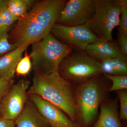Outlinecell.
Segmentation results:
<instances>
[{
    "label": "cell",
    "mask_w": 127,
    "mask_h": 127,
    "mask_svg": "<svg viewBox=\"0 0 127 127\" xmlns=\"http://www.w3.org/2000/svg\"><path fill=\"white\" fill-rule=\"evenodd\" d=\"M67 0L36 1L31 10L19 18L12 30L10 42L26 50L33 42L50 34Z\"/></svg>",
    "instance_id": "1"
},
{
    "label": "cell",
    "mask_w": 127,
    "mask_h": 127,
    "mask_svg": "<svg viewBox=\"0 0 127 127\" xmlns=\"http://www.w3.org/2000/svg\"><path fill=\"white\" fill-rule=\"evenodd\" d=\"M27 94L39 95L56 105L76 124L75 87L62 78L58 72L46 75L34 73L32 84Z\"/></svg>",
    "instance_id": "2"
},
{
    "label": "cell",
    "mask_w": 127,
    "mask_h": 127,
    "mask_svg": "<svg viewBox=\"0 0 127 127\" xmlns=\"http://www.w3.org/2000/svg\"><path fill=\"white\" fill-rule=\"evenodd\" d=\"M111 82L103 74L75 87L78 127H91L98 117L101 103L109 97Z\"/></svg>",
    "instance_id": "3"
},
{
    "label": "cell",
    "mask_w": 127,
    "mask_h": 127,
    "mask_svg": "<svg viewBox=\"0 0 127 127\" xmlns=\"http://www.w3.org/2000/svg\"><path fill=\"white\" fill-rule=\"evenodd\" d=\"M30 56L34 73L46 75L57 72L62 61L72 52L71 48L62 43L50 33L31 44Z\"/></svg>",
    "instance_id": "4"
},
{
    "label": "cell",
    "mask_w": 127,
    "mask_h": 127,
    "mask_svg": "<svg viewBox=\"0 0 127 127\" xmlns=\"http://www.w3.org/2000/svg\"><path fill=\"white\" fill-rule=\"evenodd\" d=\"M58 72L74 87L103 73L100 62L85 51L80 50H73L70 55L64 58L59 65Z\"/></svg>",
    "instance_id": "5"
},
{
    "label": "cell",
    "mask_w": 127,
    "mask_h": 127,
    "mask_svg": "<svg viewBox=\"0 0 127 127\" xmlns=\"http://www.w3.org/2000/svg\"><path fill=\"white\" fill-rule=\"evenodd\" d=\"M95 11L88 24L100 41H113V31L118 26L121 10L118 0H94Z\"/></svg>",
    "instance_id": "6"
},
{
    "label": "cell",
    "mask_w": 127,
    "mask_h": 127,
    "mask_svg": "<svg viewBox=\"0 0 127 127\" xmlns=\"http://www.w3.org/2000/svg\"><path fill=\"white\" fill-rule=\"evenodd\" d=\"M50 33L59 41L73 50L85 51L89 45L100 41L91 31L88 23L73 26H66L55 23Z\"/></svg>",
    "instance_id": "7"
},
{
    "label": "cell",
    "mask_w": 127,
    "mask_h": 127,
    "mask_svg": "<svg viewBox=\"0 0 127 127\" xmlns=\"http://www.w3.org/2000/svg\"><path fill=\"white\" fill-rule=\"evenodd\" d=\"M30 84L29 80L20 79L0 101L1 119L14 120L21 113L29 98L27 91Z\"/></svg>",
    "instance_id": "8"
},
{
    "label": "cell",
    "mask_w": 127,
    "mask_h": 127,
    "mask_svg": "<svg viewBox=\"0 0 127 127\" xmlns=\"http://www.w3.org/2000/svg\"><path fill=\"white\" fill-rule=\"evenodd\" d=\"M94 11V0H67L55 23L66 26L85 25L91 20Z\"/></svg>",
    "instance_id": "9"
},
{
    "label": "cell",
    "mask_w": 127,
    "mask_h": 127,
    "mask_svg": "<svg viewBox=\"0 0 127 127\" xmlns=\"http://www.w3.org/2000/svg\"><path fill=\"white\" fill-rule=\"evenodd\" d=\"M28 95L50 127H78L58 107L39 95Z\"/></svg>",
    "instance_id": "10"
},
{
    "label": "cell",
    "mask_w": 127,
    "mask_h": 127,
    "mask_svg": "<svg viewBox=\"0 0 127 127\" xmlns=\"http://www.w3.org/2000/svg\"><path fill=\"white\" fill-rule=\"evenodd\" d=\"M117 96L108 97L100 103V112L91 127H124L119 118Z\"/></svg>",
    "instance_id": "11"
},
{
    "label": "cell",
    "mask_w": 127,
    "mask_h": 127,
    "mask_svg": "<svg viewBox=\"0 0 127 127\" xmlns=\"http://www.w3.org/2000/svg\"><path fill=\"white\" fill-rule=\"evenodd\" d=\"M14 122L16 127H50L47 121L29 98L23 111L14 120Z\"/></svg>",
    "instance_id": "12"
},
{
    "label": "cell",
    "mask_w": 127,
    "mask_h": 127,
    "mask_svg": "<svg viewBox=\"0 0 127 127\" xmlns=\"http://www.w3.org/2000/svg\"><path fill=\"white\" fill-rule=\"evenodd\" d=\"M85 51L100 62L114 57L122 53L117 41L113 40L99 41L91 43L87 47Z\"/></svg>",
    "instance_id": "13"
},
{
    "label": "cell",
    "mask_w": 127,
    "mask_h": 127,
    "mask_svg": "<svg viewBox=\"0 0 127 127\" xmlns=\"http://www.w3.org/2000/svg\"><path fill=\"white\" fill-rule=\"evenodd\" d=\"M26 50L17 47L0 58V78L14 79L16 67Z\"/></svg>",
    "instance_id": "14"
},
{
    "label": "cell",
    "mask_w": 127,
    "mask_h": 127,
    "mask_svg": "<svg viewBox=\"0 0 127 127\" xmlns=\"http://www.w3.org/2000/svg\"><path fill=\"white\" fill-rule=\"evenodd\" d=\"M103 74L127 76V55L122 53L114 57L100 62Z\"/></svg>",
    "instance_id": "15"
},
{
    "label": "cell",
    "mask_w": 127,
    "mask_h": 127,
    "mask_svg": "<svg viewBox=\"0 0 127 127\" xmlns=\"http://www.w3.org/2000/svg\"><path fill=\"white\" fill-rule=\"evenodd\" d=\"M36 1L32 0H8L7 6L10 11L19 19L26 14Z\"/></svg>",
    "instance_id": "16"
},
{
    "label": "cell",
    "mask_w": 127,
    "mask_h": 127,
    "mask_svg": "<svg viewBox=\"0 0 127 127\" xmlns=\"http://www.w3.org/2000/svg\"><path fill=\"white\" fill-rule=\"evenodd\" d=\"M10 28L0 29V56L11 51L16 48L9 40L8 32Z\"/></svg>",
    "instance_id": "17"
},
{
    "label": "cell",
    "mask_w": 127,
    "mask_h": 127,
    "mask_svg": "<svg viewBox=\"0 0 127 127\" xmlns=\"http://www.w3.org/2000/svg\"><path fill=\"white\" fill-rule=\"evenodd\" d=\"M18 19L10 11L7 4L0 9V29L10 28Z\"/></svg>",
    "instance_id": "18"
},
{
    "label": "cell",
    "mask_w": 127,
    "mask_h": 127,
    "mask_svg": "<svg viewBox=\"0 0 127 127\" xmlns=\"http://www.w3.org/2000/svg\"><path fill=\"white\" fill-rule=\"evenodd\" d=\"M25 56L18 62L15 69V73L17 76H24L29 74L32 68L31 60L30 55L25 50Z\"/></svg>",
    "instance_id": "19"
},
{
    "label": "cell",
    "mask_w": 127,
    "mask_h": 127,
    "mask_svg": "<svg viewBox=\"0 0 127 127\" xmlns=\"http://www.w3.org/2000/svg\"><path fill=\"white\" fill-rule=\"evenodd\" d=\"M103 74L106 78L111 82V87L108 89L109 92L127 89V76H112Z\"/></svg>",
    "instance_id": "20"
},
{
    "label": "cell",
    "mask_w": 127,
    "mask_h": 127,
    "mask_svg": "<svg viewBox=\"0 0 127 127\" xmlns=\"http://www.w3.org/2000/svg\"><path fill=\"white\" fill-rule=\"evenodd\" d=\"M116 92L120 103L119 118L125 124L127 120V89L119 90Z\"/></svg>",
    "instance_id": "21"
},
{
    "label": "cell",
    "mask_w": 127,
    "mask_h": 127,
    "mask_svg": "<svg viewBox=\"0 0 127 127\" xmlns=\"http://www.w3.org/2000/svg\"><path fill=\"white\" fill-rule=\"evenodd\" d=\"M121 12L119 22V32L127 35V0H118Z\"/></svg>",
    "instance_id": "22"
},
{
    "label": "cell",
    "mask_w": 127,
    "mask_h": 127,
    "mask_svg": "<svg viewBox=\"0 0 127 127\" xmlns=\"http://www.w3.org/2000/svg\"><path fill=\"white\" fill-rule=\"evenodd\" d=\"M14 83V79L0 78V101L9 92Z\"/></svg>",
    "instance_id": "23"
},
{
    "label": "cell",
    "mask_w": 127,
    "mask_h": 127,
    "mask_svg": "<svg viewBox=\"0 0 127 127\" xmlns=\"http://www.w3.org/2000/svg\"><path fill=\"white\" fill-rule=\"evenodd\" d=\"M117 42L122 53L127 55V35L118 32Z\"/></svg>",
    "instance_id": "24"
},
{
    "label": "cell",
    "mask_w": 127,
    "mask_h": 127,
    "mask_svg": "<svg viewBox=\"0 0 127 127\" xmlns=\"http://www.w3.org/2000/svg\"><path fill=\"white\" fill-rule=\"evenodd\" d=\"M14 120L1 119L0 120V127H15Z\"/></svg>",
    "instance_id": "25"
},
{
    "label": "cell",
    "mask_w": 127,
    "mask_h": 127,
    "mask_svg": "<svg viewBox=\"0 0 127 127\" xmlns=\"http://www.w3.org/2000/svg\"><path fill=\"white\" fill-rule=\"evenodd\" d=\"M7 2L6 0H0V9L5 5L7 4Z\"/></svg>",
    "instance_id": "26"
},
{
    "label": "cell",
    "mask_w": 127,
    "mask_h": 127,
    "mask_svg": "<svg viewBox=\"0 0 127 127\" xmlns=\"http://www.w3.org/2000/svg\"><path fill=\"white\" fill-rule=\"evenodd\" d=\"M1 119V117L0 115V120Z\"/></svg>",
    "instance_id": "27"
}]
</instances>
